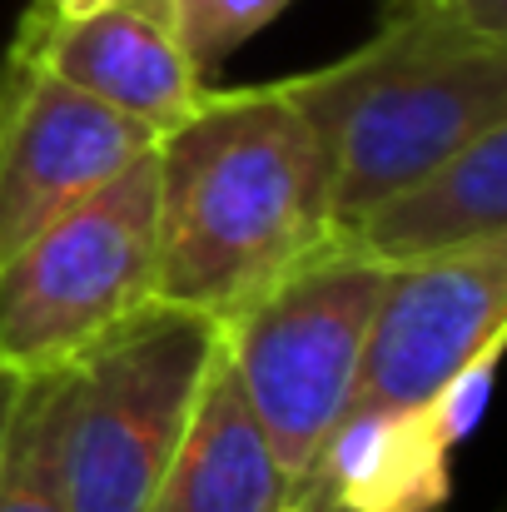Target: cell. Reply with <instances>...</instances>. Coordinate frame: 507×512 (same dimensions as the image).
Instances as JSON below:
<instances>
[{
	"instance_id": "cell-15",
	"label": "cell",
	"mask_w": 507,
	"mask_h": 512,
	"mask_svg": "<svg viewBox=\"0 0 507 512\" xmlns=\"http://www.w3.org/2000/svg\"><path fill=\"white\" fill-rule=\"evenodd\" d=\"M433 10H448L458 25H468L473 35L493 40V45H507V0H443Z\"/></svg>"
},
{
	"instance_id": "cell-8",
	"label": "cell",
	"mask_w": 507,
	"mask_h": 512,
	"mask_svg": "<svg viewBox=\"0 0 507 512\" xmlns=\"http://www.w3.org/2000/svg\"><path fill=\"white\" fill-rule=\"evenodd\" d=\"M10 50L155 135L174 130L209 90L174 35L169 0H125L75 20L25 10Z\"/></svg>"
},
{
	"instance_id": "cell-12",
	"label": "cell",
	"mask_w": 507,
	"mask_h": 512,
	"mask_svg": "<svg viewBox=\"0 0 507 512\" xmlns=\"http://www.w3.org/2000/svg\"><path fill=\"white\" fill-rule=\"evenodd\" d=\"M0 512H70L60 478V373L20 388L0 443Z\"/></svg>"
},
{
	"instance_id": "cell-2",
	"label": "cell",
	"mask_w": 507,
	"mask_h": 512,
	"mask_svg": "<svg viewBox=\"0 0 507 512\" xmlns=\"http://www.w3.org/2000/svg\"><path fill=\"white\" fill-rule=\"evenodd\" d=\"M279 85L319 135L338 224L507 125V45L433 5L383 15L373 40Z\"/></svg>"
},
{
	"instance_id": "cell-11",
	"label": "cell",
	"mask_w": 507,
	"mask_h": 512,
	"mask_svg": "<svg viewBox=\"0 0 507 512\" xmlns=\"http://www.w3.org/2000/svg\"><path fill=\"white\" fill-rule=\"evenodd\" d=\"M289 488L294 473L284 468L219 348L145 512H289Z\"/></svg>"
},
{
	"instance_id": "cell-4",
	"label": "cell",
	"mask_w": 507,
	"mask_h": 512,
	"mask_svg": "<svg viewBox=\"0 0 507 512\" xmlns=\"http://www.w3.org/2000/svg\"><path fill=\"white\" fill-rule=\"evenodd\" d=\"M150 304L155 150L0 259V373H60Z\"/></svg>"
},
{
	"instance_id": "cell-5",
	"label": "cell",
	"mask_w": 507,
	"mask_h": 512,
	"mask_svg": "<svg viewBox=\"0 0 507 512\" xmlns=\"http://www.w3.org/2000/svg\"><path fill=\"white\" fill-rule=\"evenodd\" d=\"M388 269L334 234L319 254L219 324V348L284 468L299 473L358 393V363Z\"/></svg>"
},
{
	"instance_id": "cell-6",
	"label": "cell",
	"mask_w": 507,
	"mask_h": 512,
	"mask_svg": "<svg viewBox=\"0 0 507 512\" xmlns=\"http://www.w3.org/2000/svg\"><path fill=\"white\" fill-rule=\"evenodd\" d=\"M155 145V130L10 50L0 65V259L140 165Z\"/></svg>"
},
{
	"instance_id": "cell-18",
	"label": "cell",
	"mask_w": 507,
	"mask_h": 512,
	"mask_svg": "<svg viewBox=\"0 0 507 512\" xmlns=\"http://www.w3.org/2000/svg\"><path fill=\"white\" fill-rule=\"evenodd\" d=\"M428 5H443V0H383V15H393V10H428Z\"/></svg>"
},
{
	"instance_id": "cell-10",
	"label": "cell",
	"mask_w": 507,
	"mask_h": 512,
	"mask_svg": "<svg viewBox=\"0 0 507 512\" xmlns=\"http://www.w3.org/2000/svg\"><path fill=\"white\" fill-rule=\"evenodd\" d=\"M338 234L383 269L507 239V125L373 199Z\"/></svg>"
},
{
	"instance_id": "cell-14",
	"label": "cell",
	"mask_w": 507,
	"mask_h": 512,
	"mask_svg": "<svg viewBox=\"0 0 507 512\" xmlns=\"http://www.w3.org/2000/svg\"><path fill=\"white\" fill-rule=\"evenodd\" d=\"M503 334H493V339H483L438 388H433V398L423 403L428 408V418H433V428H438V438L458 453L473 433H478V423H483V413H488V393H493V373H498V353H503Z\"/></svg>"
},
{
	"instance_id": "cell-1",
	"label": "cell",
	"mask_w": 507,
	"mask_h": 512,
	"mask_svg": "<svg viewBox=\"0 0 507 512\" xmlns=\"http://www.w3.org/2000/svg\"><path fill=\"white\" fill-rule=\"evenodd\" d=\"M338 234L319 135L284 85L204 90L155 145V304L234 319Z\"/></svg>"
},
{
	"instance_id": "cell-16",
	"label": "cell",
	"mask_w": 507,
	"mask_h": 512,
	"mask_svg": "<svg viewBox=\"0 0 507 512\" xmlns=\"http://www.w3.org/2000/svg\"><path fill=\"white\" fill-rule=\"evenodd\" d=\"M105 5H125V0H35L30 15H45V20H75V15H95Z\"/></svg>"
},
{
	"instance_id": "cell-13",
	"label": "cell",
	"mask_w": 507,
	"mask_h": 512,
	"mask_svg": "<svg viewBox=\"0 0 507 512\" xmlns=\"http://www.w3.org/2000/svg\"><path fill=\"white\" fill-rule=\"evenodd\" d=\"M284 10H289V0H169L174 35L204 80L239 45H249L264 25H274Z\"/></svg>"
},
{
	"instance_id": "cell-9",
	"label": "cell",
	"mask_w": 507,
	"mask_h": 512,
	"mask_svg": "<svg viewBox=\"0 0 507 512\" xmlns=\"http://www.w3.org/2000/svg\"><path fill=\"white\" fill-rule=\"evenodd\" d=\"M453 498V448L423 403L343 408L294 473L289 512H443Z\"/></svg>"
},
{
	"instance_id": "cell-7",
	"label": "cell",
	"mask_w": 507,
	"mask_h": 512,
	"mask_svg": "<svg viewBox=\"0 0 507 512\" xmlns=\"http://www.w3.org/2000/svg\"><path fill=\"white\" fill-rule=\"evenodd\" d=\"M507 329V239L398 264L368 319L358 393L368 403H428L433 388Z\"/></svg>"
},
{
	"instance_id": "cell-17",
	"label": "cell",
	"mask_w": 507,
	"mask_h": 512,
	"mask_svg": "<svg viewBox=\"0 0 507 512\" xmlns=\"http://www.w3.org/2000/svg\"><path fill=\"white\" fill-rule=\"evenodd\" d=\"M20 378H5L0 373V443H5V428H10V413H15V403H20Z\"/></svg>"
},
{
	"instance_id": "cell-3",
	"label": "cell",
	"mask_w": 507,
	"mask_h": 512,
	"mask_svg": "<svg viewBox=\"0 0 507 512\" xmlns=\"http://www.w3.org/2000/svg\"><path fill=\"white\" fill-rule=\"evenodd\" d=\"M214 353V319L150 304L60 368V478L70 512L150 508Z\"/></svg>"
}]
</instances>
